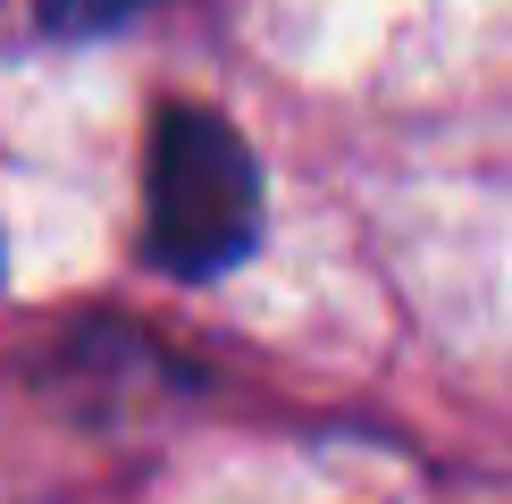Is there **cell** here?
Instances as JSON below:
<instances>
[{"mask_svg": "<svg viewBox=\"0 0 512 504\" xmlns=\"http://www.w3.org/2000/svg\"><path fill=\"white\" fill-rule=\"evenodd\" d=\"M261 236V168L202 101H168L143 152V252L168 278H219Z\"/></svg>", "mask_w": 512, "mask_h": 504, "instance_id": "obj_1", "label": "cell"}, {"mask_svg": "<svg viewBox=\"0 0 512 504\" xmlns=\"http://www.w3.org/2000/svg\"><path fill=\"white\" fill-rule=\"evenodd\" d=\"M34 9H42V26H59V34H101V26H126L143 0H34Z\"/></svg>", "mask_w": 512, "mask_h": 504, "instance_id": "obj_2", "label": "cell"}]
</instances>
